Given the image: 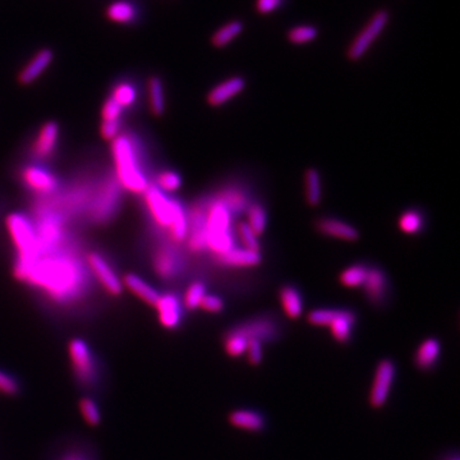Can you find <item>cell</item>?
I'll list each match as a JSON object with an SVG mask.
<instances>
[{"mask_svg": "<svg viewBox=\"0 0 460 460\" xmlns=\"http://www.w3.org/2000/svg\"><path fill=\"white\" fill-rule=\"evenodd\" d=\"M232 330L245 337L247 343L250 340H258L261 343H266L274 340L277 335V326L275 321L266 317L245 321L242 325H238Z\"/></svg>", "mask_w": 460, "mask_h": 460, "instance_id": "4fadbf2b", "label": "cell"}, {"mask_svg": "<svg viewBox=\"0 0 460 460\" xmlns=\"http://www.w3.org/2000/svg\"><path fill=\"white\" fill-rule=\"evenodd\" d=\"M61 460H92L83 450H71L61 456Z\"/></svg>", "mask_w": 460, "mask_h": 460, "instance_id": "681fc988", "label": "cell"}, {"mask_svg": "<svg viewBox=\"0 0 460 460\" xmlns=\"http://www.w3.org/2000/svg\"><path fill=\"white\" fill-rule=\"evenodd\" d=\"M395 374H397L395 364L389 359H384L377 366L372 389L369 393V402L374 408H380L387 403L393 387Z\"/></svg>", "mask_w": 460, "mask_h": 460, "instance_id": "30bf717a", "label": "cell"}, {"mask_svg": "<svg viewBox=\"0 0 460 460\" xmlns=\"http://www.w3.org/2000/svg\"><path fill=\"white\" fill-rule=\"evenodd\" d=\"M208 295L206 285L203 282H195L190 284L185 290L183 297V307L187 310H197L203 302V297Z\"/></svg>", "mask_w": 460, "mask_h": 460, "instance_id": "d590c367", "label": "cell"}, {"mask_svg": "<svg viewBox=\"0 0 460 460\" xmlns=\"http://www.w3.org/2000/svg\"><path fill=\"white\" fill-rule=\"evenodd\" d=\"M305 183H306V201L310 206H319L322 198V185H321V175L319 170L311 168L306 172L305 175Z\"/></svg>", "mask_w": 460, "mask_h": 460, "instance_id": "f546056e", "label": "cell"}, {"mask_svg": "<svg viewBox=\"0 0 460 460\" xmlns=\"http://www.w3.org/2000/svg\"><path fill=\"white\" fill-rule=\"evenodd\" d=\"M200 308L209 313H219L224 310V301L219 295H206L203 297Z\"/></svg>", "mask_w": 460, "mask_h": 460, "instance_id": "f6af8a7d", "label": "cell"}, {"mask_svg": "<svg viewBox=\"0 0 460 460\" xmlns=\"http://www.w3.org/2000/svg\"><path fill=\"white\" fill-rule=\"evenodd\" d=\"M6 227L17 251L13 271L21 270L29 266L39 253L35 225L26 215L11 214L6 218Z\"/></svg>", "mask_w": 460, "mask_h": 460, "instance_id": "277c9868", "label": "cell"}, {"mask_svg": "<svg viewBox=\"0 0 460 460\" xmlns=\"http://www.w3.org/2000/svg\"><path fill=\"white\" fill-rule=\"evenodd\" d=\"M285 0H256V11L260 14H270L274 13L284 4Z\"/></svg>", "mask_w": 460, "mask_h": 460, "instance_id": "c3c4849f", "label": "cell"}, {"mask_svg": "<svg viewBox=\"0 0 460 460\" xmlns=\"http://www.w3.org/2000/svg\"><path fill=\"white\" fill-rule=\"evenodd\" d=\"M368 269L366 265L356 264L347 267L339 276V282L347 288H359L363 287L367 277Z\"/></svg>", "mask_w": 460, "mask_h": 460, "instance_id": "4dcf8cb0", "label": "cell"}, {"mask_svg": "<svg viewBox=\"0 0 460 460\" xmlns=\"http://www.w3.org/2000/svg\"><path fill=\"white\" fill-rule=\"evenodd\" d=\"M148 105L155 117H161L165 111V92L163 81L158 76L150 77L148 85Z\"/></svg>", "mask_w": 460, "mask_h": 460, "instance_id": "4316f807", "label": "cell"}, {"mask_svg": "<svg viewBox=\"0 0 460 460\" xmlns=\"http://www.w3.org/2000/svg\"><path fill=\"white\" fill-rule=\"evenodd\" d=\"M111 98L117 103L122 109L129 108L135 104L137 98V90L136 87L129 83V82H119L117 83L113 91H111Z\"/></svg>", "mask_w": 460, "mask_h": 460, "instance_id": "d6a6232c", "label": "cell"}, {"mask_svg": "<svg viewBox=\"0 0 460 460\" xmlns=\"http://www.w3.org/2000/svg\"><path fill=\"white\" fill-rule=\"evenodd\" d=\"M335 310L332 308H319V310H313L308 315V322L313 326H320V327H325L329 326L330 321L334 317Z\"/></svg>", "mask_w": 460, "mask_h": 460, "instance_id": "7bdbcfd3", "label": "cell"}, {"mask_svg": "<svg viewBox=\"0 0 460 460\" xmlns=\"http://www.w3.org/2000/svg\"><path fill=\"white\" fill-rule=\"evenodd\" d=\"M122 282L124 288L128 289L131 293H133L148 306H155L159 300V292L150 282L136 274H127L123 277Z\"/></svg>", "mask_w": 460, "mask_h": 460, "instance_id": "7402d4cb", "label": "cell"}, {"mask_svg": "<svg viewBox=\"0 0 460 460\" xmlns=\"http://www.w3.org/2000/svg\"><path fill=\"white\" fill-rule=\"evenodd\" d=\"M237 233L240 235V242L247 250L260 251V240L256 233L252 230L247 223H240L237 227Z\"/></svg>", "mask_w": 460, "mask_h": 460, "instance_id": "60d3db41", "label": "cell"}, {"mask_svg": "<svg viewBox=\"0 0 460 460\" xmlns=\"http://www.w3.org/2000/svg\"><path fill=\"white\" fill-rule=\"evenodd\" d=\"M316 228L320 233L337 240H348V242H356L359 240V232L356 228L339 219L321 218L316 221Z\"/></svg>", "mask_w": 460, "mask_h": 460, "instance_id": "2e32d148", "label": "cell"}, {"mask_svg": "<svg viewBox=\"0 0 460 460\" xmlns=\"http://www.w3.org/2000/svg\"><path fill=\"white\" fill-rule=\"evenodd\" d=\"M54 59V53L51 49H41L36 56L31 59L19 74V82L21 85H31L32 82L41 76L48 69Z\"/></svg>", "mask_w": 460, "mask_h": 460, "instance_id": "d6986e66", "label": "cell"}, {"mask_svg": "<svg viewBox=\"0 0 460 460\" xmlns=\"http://www.w3.org/2000/svg\"><path fill=\"white\" fill-rule=\"evenodd\" d=\"M80 412L82 417L85 419L87 424L92 427L98 426L101 422V413L98 408V403L92 398L85 397L80 400Z\"/></svg>", "mask_w": 460, "mask_h": 460, "instance_id": "8d00e7d4", "label": "cell"}, {"mask_svg": "<svg viewBox=\"0 0 460 460\" xmlns=\"http://www.w3.org/2000/svg\"><path fill=\"white\" fill-rule=\"evenodd\" d=\"M168 233H169L170 240L177 245L183 243L188 235V218H187L182 203L177 200H174L172 223H170V227L168 228Z\"/></svg>", "mask_w": 460, "mask_h": 460, "instance_id": "603a6c76", "label": "cell"}, {"mask_svg": "<svg viewBox=\"0 0 460 460\" xmlns=\"http://www.w3.org/2000/svg\"><path fill=\"white\" fill-rule=\"evenodd\" d=\"M387 287H389L387 276L384 271L377 267L368 269L367 277L363 284V289L369 302H372L374 305H381L385 301Z\"/></svg>", "mask_w": 460, "mask_h": 460, "instance_id": "ffe728a7", "label": "cell"}, {"mask_svg": "<svg viewBox=\"0 0 460 460\" xmlns=\"http://www.w3.org/2000/svg\"><path fill=\"white\" fill-rule=\"evenodd\" d=\"M247 216H248L247 224L250 225L252 230L257 237L262 235L267 224V214L264 206L258 203H252L247 208Z\"/></svg>", "mask_w": 460, "mask_h": 460, "instance_id": "1f68e13d", "label": "cell"}, {"mask_svg": "<svg viewBox=\"0 0 460 460\" xmlns=\"http://www.w3.org/2000/svg\"><path fill=\"white\" fill-rule=\"evenodd\" d=\"M68 356L74 379L85 389L95 387L100 381V362L85 339L74 337L68 344Z\"/></svg>", "mask_w": 460, "mask_h": 460, "instance_id": "5b68a950", "label": "cell"}, {"mask_svg": "<svg viewBox=\"0 0 460 460\" xmlns=\"http://www.w3.org/2000/svg\"><path fill=\"white\" fill-rule=\"evenodd\" d=\"M224 347H225L228 354L230 357L243 356L245 349H247V340L240 334L230 330L227 332L225 339H224Z\"/></svg>", "mask_w": 460, "mask_h": 460, "instance_id": "f35d334b", "label": "cell"}, {"mask_svg": "<svg viewBox=\"0 0 460 460\" xmlns=\"http://www.w3.org/2000/svg\"><path fill=\"white\" fill-rule=\"evenodd\" d=\"M229 421L235 427L247 431H261L265 426L264 417L260 413L247 409L234 411L230 414Z\"/></svg>", "mask_w": 460, "mask_h": 460, "instance_id": "f1b7e54d", "label": "cell"}, {"mask_svg": "<svg viewBox=\"0 0 460 460\" xmlns=\"http://www.w3.org/2000/svg\"><path fill=\"white\" fill-rule=\"evenodd\" d=\"M245 353H247V358H248V362L256 366L258 363L262 361V356H264V352H262V343L258 342V340H250L247 343V349H245Z\"/></svg>", "mask_w": 460, "mask_h": 460, "instance_id": "bcb514c9", "label": "cell"}, {"mask_svg": "<svg viewBox=\"0 0 460 460\" xmlns=\"http://www.w3.org/2000/svg\"><path fill=\"white\" fill-rule=\"evenodd\" d=\"M116 179L123 190L135 195H143L148 190V179L143 172L138 148L127 135H119L111 141Z\"/></svg>", "mask_w": 460, "mask_h": 460, "instance_id": "7a4b0ae2", "label": "cell"}, {"mask_svg": "<svg viewBox=\"0 0 460 460\" xmlns=\"http://www.w3.org/2000/svg\"><path fill=\"white\" fill-rule=\"evenodd\" d=\"M153 265L156 275L164 280L172 279L178 272V260L174 250L168 245H160L155 250Z\"/></svg>", "mask_w": 460, "mask_h": 460, "instance_id": "ac0fdd59", "label": "cell"}, {"mask_svg": "<svg viewBox=\"0 0 460 460\" xmlns=\"http://www.w3.org/2000/svg\"><path fill=\"white\" fill-rule=\"evenodd\" d=\"M390 19H392V14L387 9H379L377 12L374 13L361 32L354 37V40L350 44L348 51H347V56L349 58L350 61H359L366 56L369 48L374 45V41L381 36V34L387 29Z\"/></svg>", "mask_w": 460, "mask_h": 460, "instance_id": "8992f818", "label": "cell"}, {"mask_svg": "<svg viewBox=\"0 0 460 460\" xmlns=\"http://www.w3.org/2000/svg\"><path fill=\"white\" fill-rule=\"evenodd\" d=\"M155 185L160 190H163L164 193H173L180 188L182 178L178 173L174 172V170H164L156 177Z\"/></svg>", "mask_w": 460, "mask_h": 460, "instance_id": "74e56055", "label": "cell"}, {"mask_svg": "<svg viewBox=\"0 0 460 460\" xmlns=\"http://www.w3.org/2000/svg\"><path fill=\"white\" fill-rule=\"evenodd\" d=\"M245 80L243 77L235 76L232 78L223 81L218 86H215L208 95V103L211 106H221L225 104L229 100L238 96L240 92L245 88Z\"/></svg>", "mask_w": 460, "mask_h": 460, "instance_id": "9a60e30c", "label": "cell"}, {"mask_svg": "<svg viewBox=\"0 0 460 460\" xmlns=\"http://www.w3.org/2000/svg\"><path fill=\"white\" fill-rule=\"evenodd\" d=\"M399 228L405 234H417L424 228V216L416 210L405 211L399 219Z\"/></svg>", "mask_w": 460, "mask_h": 460, "instance_id": "e575fe53", "label": "cell"}, {"mask_svg": "<svg viewBox=\"0 0 460 460\" xmlns=\"http://www.w3.org/2000/svg\"><path fill=\"white\" fill-rule=\"evenodd\" d=\"M59 248L39 253L35 261L25 269L13 271V275L19 282L43 292L53 303L71 306L86 293V271L78 258L67 252H59Z\"/></svg>", "mask_w": 460, "mask_h": 460, "instance_id": "6da1fadb", "label": "cell"}, {"mask_svg": "<svg viewBox=\"0 0 460 460\" xmlns=\"http://www.w3.org/2000/svg\"><path fill=\"white\" fill-rule=\"evenodd\" d=\"M218 264L228 267H253L262 262L260 251H251L247 248H233L219 256H215Z\"/></svg>", "mask_w": 460, "mask_h": 460, "instance_id": "e0dca14e", "label": "cell"}, {"mask_svg": "<svg viewBox=\"0 0 460 460\" xmlns=\"http://www.w3.org/2000/svg\"><path fill=\"white\" fill-rule=\"evenodd\" d=\"M245 30V24L240 19H233L224 26H221L219 30L214 32L211 36V44L215 48H225L229 44L233 41L234 39L240 36Z\"/></svg>", "mask_w": 460, "mask_h": 460, "instance_id": "83f0119b", "label": "cell"}, {"mask_svg": "<svg viewBox=\"0 0 460 460\" xmlns=\"http://www.w3.org/2000/svg\"><path fill=\"white\" fill-rule=\"evenodd\" d=\"M121 185L116 177L105 180L93 195L90 205V218L96 223H105L111 219L121 200Z\"/></svg>", "mask_w": 460, "mask_h": 460, "instance_id": "52a82bcc", "label": "cell"}, {"mask_svg": "<svg viewBox=\"0 0 460 460\" xmlns=\"http://www.w3.org/2000/svg\"><path fill=\"white\" fill-rule=\"evenodd\" d=\"M280 303L282 311L290 319H298L303 313V300L298 289L292 285H285L280 289Z\"/></svg>", "mask_w": 460, "mask_h": 460, "instance_id": "cb8c5ba5", "label": "cell"}, {"mask_svg": "<svg viewBox=\"0 0 460 460\" xmlns=\"http://www.w3.org/2000/svg\"><path fill=\"white\" fill-rule=\"evenodd\" d=\"M59 126L56 122H46L39 129L32 143V155L37 159H46L54 153L59 141Z\"/></svg>", "mask_w": 460, "mask_h": 460, "instance_id": "5bb4252c", "label": "cell"}, {"mask_svg": "<svg viewBox=\"0 0 460 460\" xmlns=\"http://www.w3.org/2000/svg\"><path fill=\"white\" fill-rule=\"evenodd\" d=\"M121 122H103L100 127V133L101 137L106 141H113L121 135Z\"/></svg>", "mask_w": 460, "mask_h": 460, "instance_id": "7dc6e473", "label": "cell"}, {"mask_svg": "<svg viewBox=\"0 0 460 460\" xmlns=\"http://www.w3.org/2000/svg\"><path fill=\"white\" fill-rule=\"evenodd\" d=\"M86 264L95 276V279L100 282V285L105 289L108 295L113 297H119L122 295L123 288H124L123 282L103 255H100L98 252L88 253Z\"/></svg>", "mask_w": 460, "mask_h": 460, "instance_id": "9c48e42d", "label": "cell"}, {"mask_svg": "<svg viewBox=\"0 0 460 460\" xmlns=\"http://www.w3.org/2000/svg\"><path fill=\"white\" fill-rule=\"evenodd\" d=\"M21 177H22V182L32 192H35L40 196H49L59 187V182L56 175L41 166H25L21 173Z\"/></svg>", "mask_w": 460, "mask_h": 460, "instance_id": "8fae6325", "label": "cell"}, {"mask_svg": "<svg viewBox=\"0 0 460 460\" xmlns=\"http://www.w3.org/2000/svg\"><path fill=\"white\" fill-rule=\"evenodd\" d=\"M441 353V344L437 339L429 337L419 345L416 353V364L422 369H429L435 366Z\"/></svg>", "mask_w": 460, "mask_h": 460, "instance_id": "484cf974", "label": "cell"}, {"mask_svg": "<svg viewBox=\"0 0 460 460\" xmlns=\"http://www.w3.org/2000/svg\"><path fill=\"white\" fill-rule=\"evenodd\" d=\"M137 14H138L137 8L132 1L128 0H117L106 8V17L111 19V22H117L123 25L135 22Z\"/></svg>", "mask_w": 460, "mask_h": 460, "instance_id": "d4e9b609", "label": "cell"}, {"mask_svg": "<svg viewBox=\"0 0 460 460\" xmlns=\"http://www.w3.org/2000/svg\"><path fill=\"white\" fill-rule=\"evenodd\" d=\"M143 200L148 214L151 215L155 224L168 230V228L170 227V223H172L174 200L166 196L165 193L160 190L156 185H151V184L148 185V190H145Z\"/></svg>", "mask_w": 460, "mask_h": 460, "instance_id": "ba28073f", "label": "cell"}, {"mask_svg": "<svg viewBox=\"0 0 460 460\" xmlns=\"http://www.w3.org/2000/svg\"><path fill=\"white\" fill-rule=\"evenodd\" d=\"M232 213L221 201L211 203L206 209L205 218V242L206 248L215 253V256L223 255L233 250L234 238L230 230Z\"/></svg>", "mask_w": 460, "mask_h": 460, "instance_id": "3957f363", "label": "cell"}, {"mask_svg": "<svg viewBox=\"0 0 460 460\" xmlns=\"http://www.w3.org/2000/svg\"><path fill=\"white\" fill-rule=\"evenodd\" d=\"M289 43L295 45H305L312 43L319 36V29L312 25H300L288 31Z\"/></svg>", "mask_w": 460, "mask_h": 460, "instance_id": "836d02e7", "label": "cell"}, {"mask_svg": "<svg viewBox=\"0 0 460 460\" xmlns=\"http://www.w3.org/2000/svg\"><path fill=\"white\" fill-rule=\"evenodd\" d=\"M453 460H458V459H453Z\"/></svg>", "mask_w": 460, "mask_h": 460, "instance_id": "f907efd6", "label": "cell"}, {"mask_svg": "<svg viewBox=\"0 0 460 460\" xmlns=\"http://www.w3.org/2000/svg\"><path fill=\"white\" fill-rule=\"evenodd\" d=\"M357 317L349 310H335L329 327L334 339L339 343H347L352 337Z\"/></svg>", "mask_w": 460, "mask_h": 460, "instance_id": "44dd1931", "label": "cell"}, {"mask_svg": "<svg viewBox=\"0 0 460 460\" xmlns=\"http://www.w3.org/2000/svg\"><path fill=\"white\" fill-rule=\"evenodd\" d=\"M219 201L224 203L230 213L232 211L238 213V211H242V210H245V208L250 206V205H247V198L242 193H240L238 190H227V192H224V195L220 196Z\"/></svg>", "mask_w": 460, "mask_h": 460, "instance_id": "ab89813d", "label": "cell"}, {"mask_svg": "<svg viewBox=\"0 0 460 460\" xmlns=\"http://www.w3.org/2000/svg\"><path fill=\"white\" fill-rule=\"evenodd\" d=\"M21 390L19 381L13 374L0 369V393L6 397H14Z\"/></svg>", "mask_w": 460, "mask_h": 460, "instance_id": "b9f144b4", "label": "cell"}, {"mask_svg": "<svg viewBox=\"0 0 460 460\" xmlns=\"http://www.w3.org/2000/svg\"><path fill=\"white\" fill-rule=\"evenodd\" d=\"M158 311L160 324L168 330L177 329L183 317V303L178 297L173 293L160 295L159 300L155 305Z\"/></svg>", "mask_w": 460, "mask_h": 460, "instance_id": "7c38bea8", "label": "cell"}, {"mask_svg": "<svg viewBox=\"0 0 460 460\" xmlns=\"http://www.w3.org/2000/svg\"><path fill=\"white\" fill-rule=\"evenodd\" d=\"M122 113V108L111 96L105 100L103 109H101L103 122H121Z\"/></svg>", "mask_w": 460, "mask_h": 460, "instance_id": "ee69618b", "label": "cell"}]
</instances>
